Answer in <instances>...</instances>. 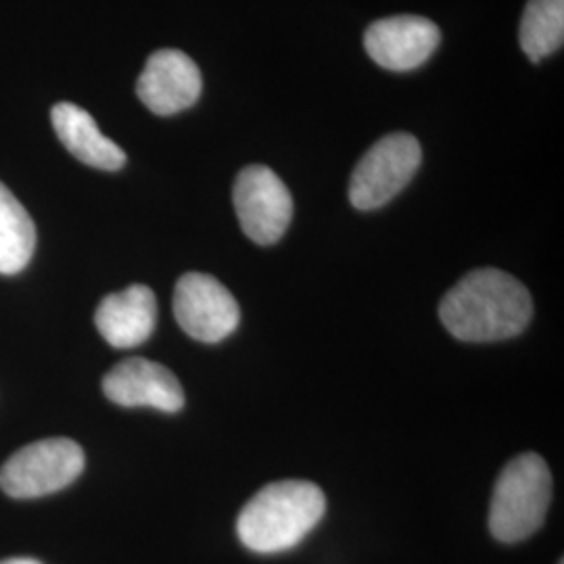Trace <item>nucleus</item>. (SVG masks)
<instances>
[{"label": "nucleus", "mask_w": 564, "mask_h": 564, "mask_svg": "<svg viewBox=\"0 0 564 564\" xmlns=\"http://www.w3.org/2000/svg\"><path fill=\"white\" fill-rule=\"evenodd\" d=\"M533 316L523 282L498 268H479L456 282L440 305L447 333L466 343L505 341L521 335Z\"/></svg>", "instance_id": "nucleus-1"}, {"label": "nucleus", "mask_w": 564, "mask_h": 564, "mask_svg": "<svg viewBox=\"0 0 564 564\" xmlns=\"http://www.w3.org/2000/svg\"><path fill=\"white\" fill-rule=\"evenodd\" d=\"M326 498L310 481H276L262 487L241 510L237 533L256 554H281L312 533L323 521Z\"/></svg>", "instance_id": "nucleus-2"}, {"label": "nucleus", "mask_w": 564, "mask_h": 564, "mask_svg": "<svg viewBox=\"0 0 564 564\" xmlns=\"http://www.w3.org/2000/svg\"><path fill=\"white\" fill-rule=\"evenodd\" d=\"M552 475L540 454L527 452L506 464L489 506V531L502 544L529 540L545 521Z\"/></svg>", "instance_id": "nucleus-3"}, {"label": "nucleus", "mask_w": 564, "mask_h": 564, "mask_svg": "<svg viewBox=\"0 0 564 564\" xmlns=\"http://www.w3.org/2000/svg\"><path fill=\"white\" fill-rule=\"evenodd\" d=\"M86 466L84 449L67 437L25 445L0 468V487L15 500L57 494L74 484Z\"/></svg>", "instance_id": "nucleus-4"}, {"label": "nucleus", "mask_w": 564, "mask_h": 564, "mask_svg": "<svg viewBox=\"0 0 564 564\" xmlns=\"http://www.w3.org/2000/svg\"><path fill=\"white\" fill-rule=\"evenodd\" d=\"M423 162L421 142L412 134H387L372 144L349 181V202L356 209H377L400 195Z\"/></svg>", "instance_id": "nucleus-5"}, {"label": "nucleus", "mask_w": 564, "mask_h": 564, "mask_svg": "<svg viewBox=\"0 0 564 564\" xmlns=\"http://www.w3.org/2000/svg\"><path fill=\"white\" fill-rule=\"evenodd\" d=\"M242 232L258 245H274L293 218V197L284 182L265 165H247L232 191Z\"/></svg>", "instance_id": "nucleus-6"}, {"label": "nucleus", "mask_w": 564, "mask_h": 564, "mask_svg": "<svg viewBox=\"0 0 564 564\" xmlns=\"http://www.w3.org/2000/svg\"><path fill=\"white\" fill-rule=\"evenodd\" d=\"M174 316L182 330L203 343H220L241 323L235 295L209 274L188 272L174 289Z\"/></svg>", "instance_id": "nucleus-7"}, {"label": "nucleus", "mask_w": 564, "mask_h": 564, "mask_svg": "<svg viewBox=\"0 0 564 564\" xmlns=\"http://www.w3.org/2000/svg\"><path fill=\"white\" fill-rule=\"evenodd\" d=\"M203 78L197 63L176 48L155 51L137 82V95L155 116H176L199 101Z\"/></svg>", "instance_id": "nucleus-8"}, {"label": "nucleus", "mask_w": 564, "mask_h": 564, "mask_svg": "<svg viewBox=\"0 0 564 564\" xmlns=\"http://www.w3.org/2000/svg\"><path fill=\"white\" fill-rule=\"evenodd\" d=\"M442 42L440 28L421 15H393L375 21L364 34L368 57L389 72L421 67Z\"/></svg>", "instance_id": "nucleus-9"}, {"label": "nucleus", "mask_w": 564, "mask_h": 564, "mask_svg": "<svg viewBox=\"0 0 564 564\" xmlns=\"http://www.w3.org/2000/svg\"><path fill=\"white\" fill-rule=\"evenodd\" d=\"M102 393L123 408H153L167 414L184 408V391L174 372L144 358L113 366L102 379Z\"/></svg>", "instance_id": "nucleus-10"}, {"label": "nucleus", "mask_w": 564, "mask_h": 564, "mask_svg": "<svg viewBox=\"0 0 564 564\" xmlns=\"http://www.w3.org/2000/svg\"><path fill=\"white\" fill-rule=\"evenodd\" d=\"M102 339L116 349H132L147 341L158 324V297L147 284H132L107 295L95 314Z\"/></svg>", "instance_id": "nucleus-11"}, {"label": "nucleus", "mask_w": 564, "mask_h": 564, "mask_svg": "<svg viewBox=\"0 0 564 564\" xmlns=\"http://www.w3.org/2000/svg\"><path fill=\"white\" fill-rule=\"evenodd\" d=\"M51 120L63 147L76 160L105 172H118L123 167V149L102 134L86 109L74 102H57L51 111Z\"/></svg>", "instance_id": "nucleus-12"}, {"label": "nucleus", "mask_w": 564, "mask_h": 564, "mask_svg": "<svg viewBox=\"0 0 564 564\" xmlns=\"http://www.w3.org/2000/svg\"><path fill=\"white\" fill-rule=\"evenodd\" d=\"M36 226L18 202V197L0 182V274H18L34 256Z\"/></svg>", "instance_id": "nucleus-13"}, {"label": "nucleus", "mask_w": 564, "mask_h": 564, "mask_svg": "<svg viewBox=\"0 0 564 564\" xmlns=\"http://www.w3.org/2000/svg\"><path fill=\"white\" fill-rule=\"evenodd\" d=\"M519 41L524 55L533 63L556 53L564 42V0H529Z\"/></svg>", "instance_id": "nucleus-14"}, {"label": "nucleus", "mask_w": 564, "mask_h": 564, "mask_svg": "<svg viewBox=\"0 0 564 564\" xmlns=\"http://www.w3.org/2000/svg\"><path fill=\"white\" fill-rule=\"evenodd\" d=\"M0 564H42L39 561H34V558H11V561H4V563Z\"/></svg>", "instance_id": "nucleus-15"}, {"label": "nucleus", "mask_w": 564, "mask_h": 564, "mask_svg": "<svg viewBox=\"0 0 564 564\" xmlns=\"http://www.w3.org/2000/svg\"><path fill=\"white\" fill-rule=\"evenodd\" d=\"M558 564H563V561H561V563H558Z\"/></svg>", "instance_id": "nucleus-16"}]
</instances>
